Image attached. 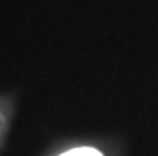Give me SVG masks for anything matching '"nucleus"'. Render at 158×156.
<instances>
[{"label":"nucleus","mask_w":158,"mask_h":156,"mask_svg":"<svg viewBox=\"0 0 158 156\" xmlns=\"http://www.w3.org/2000/svg\"><path fill=\"white\" fill-rule=\"evenodd\" d=\"M59 156H102V153H99L94 148H89V146H81V148H73L69 150L66 153H62Z\"/></svg>","instance_id":"f257e3e1"}]
</instances>
